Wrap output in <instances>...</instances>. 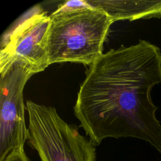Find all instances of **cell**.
I'll return each mask as SVG.
<instances>
[{
  "label": "cell",
  "mask_w": 161,
  "mask_h": 161,
  "mask_svg": "<svg viewBox=\"0 0 161 161\" xmlns=\"http://www.w3.org/2000/svg\"><path fill=\"white\" fill-rule=\"evenodd\" d=\"M5 161H30L25 152V150L14 153L9 156Z\"/></svg>",
  "instance_id": "cell-8"
},
{
  "label": "cell",
  "mask_w": 161,
  "mask_h": 161,
  "mask_svg": "<svg viewBox=\"0 0 161 161\" xmlns=\"http://www.w3.org/2000/svg\"><path fill=\"white\" fill-rule=\"evenodd\" d=\"M0 161H5L23 150L28 140L23 92L26 83L35 74L19 61L0 69Z\"/></svg>",
  "instance_id": "cell-4"
},
{
  "label": "cell",
  "mask_w": 161,
  "mask_h": 161,
  "mask_svg": "<svg viewBox=\"0 0 161 161\" xmlns=\"http://www.w3.org/2000/svg\"><path fill=\"white\" fill-rule=\"evenodd\" d=\"M50 23V16L39 7L23 20L2 47L0 69L19 61L36 74L50 65L47 52Z\"/></svg>",
  "instance_id": "cell-5"
},
{
  "label": "cell",
  "mask_w": 161,
  "mask_h": 161,
  "mask_svg": "<svg viewBox=\"0 0 161 161\" xmlns=\"http://www.w3.org/2000/svg\"><path fill=\"white\" fill-rule=\"evenodd\" d=\"M47 52L49 65L74 62L91 65L103 54L111 18L91 8L50 15Z\"/></svg>",
  "instance_id": "cell-2"
},
{
  "label": "cell",
  "mask_w": 161,
  "mask_h": 161,
  "mask_svg": "<svg viewBox=\"0 0 161 161\" xmlns=\"http://www.w3.org/2000/svg\"><path fill=\"white\" fill-rule=\"evenodd\" d=\"M28 145L41 161H96V146L56 109L28 101Z\"/></svg>",
  "instance_id": "cell-3"
},
{
  "label": "cell",
  "mask_w": 161,
  "mask_h": 161,
  "mask_svg": "<svg viewBox=\"0 0 161 161\" xmlns=\"http://www.w3.org/2000/svg\"><path fill=\"white\" fill-rule=\"evenodd\" d=\"M86 0H72L64 1L62 4H59L57 10L55 11L56 13L72 11L80 9L91 8Z\"/></svg>",
  "instance_id": "cell-7"
},
{
  "label": "cell",
  "mask_w": 161,
  "mask_h": 161,
  "mask_svg": "<svg viewBox=\"0 0 161 161\" xmlns=\"http://www.w3.org/2000/svg\"><path fill=\"white\" fill-rule=\"evenodd\" d=\"M161 84V52L151 42L103 53L86 72L74 108L91 142L133 137L149 143L161 154V124L152 99Z\"/></svg>",
  "instance_id": "cell-1"
},
{
  "label": "cell",
  "mask_w": 161,
  "mask_h": 161,
  "mask_svg": "<svg viewBox=\"0 0 161 161\" xmlns=\"http://www.w3.org/2000/svg\"><path fill=\"white\" fill-rule=\"evenodd\" d=\"M92 8L102 11L114 22L161 18V0H86Z\"/></svg>",
  "instance_id": "cell-6"
}]
</instances>
